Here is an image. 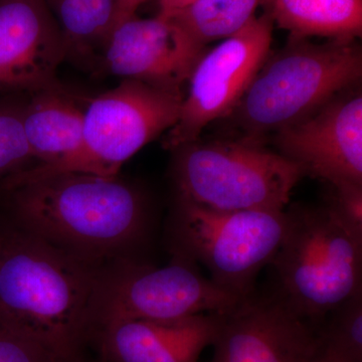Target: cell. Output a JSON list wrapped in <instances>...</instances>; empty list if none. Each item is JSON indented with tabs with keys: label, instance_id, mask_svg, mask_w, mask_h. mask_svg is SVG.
<instances>
[{
	"label": "cell",
	"instance_id": "25",
	"mask_svg": "<svg viewBox=\"0 0 362 362\" xmlns=\"http://www.w3.org/2000/svg\"><path fill=\"white\" fill-rule=\"evenodd\" d=\"M308 362H340L331 358V357L325 356L322 352L319 351L318 349H316L315 354L311 357L310 361Z\"/></svg>",
	"mask_w": 362,
	"mask_h": 362
},
{
	"label": "cell",
	"instance_id": "10",
	"mask_svg": "<svg viewBox=\"0 0 362 362\" xmlns=\"http://www.w3.org/2000/svg\"><path fill=\"white\" fill-rule=\"evenodd\" d=\"M354 88L274 134L278 153L332 187H362V95Z\"/></svg>",
	"mask_w": 362,
	"mask_h": 362
},
{
	"label": "cell",
	"instance_id": "4",
	"mask_svg": "<svg viewBox=\"0 0 362 362\" xmlns=\"http://www.w3.org/2000/svg\"><path fill=\"white\" fill-rule=\"evenodd\" d=\"M287 230L270 265L274 296L314 328L362 292V240L326 206L286 209Z\"/></svg>",
	"mask_w": 362,
	"mask_h": 362
},
{
	"label": "cell",
	"instance_id": "19",
	"mask_svg": "<svg viewBox=\"0 0 362 362\" xmlns=\"http://www.w3.org/2000/svg\"><path fill=\"white\" fill-rule=\"evenodd\" d=\"M317 349L340 362H362V292L329 312L317 326Z\"/></svg>",
	"mask_w": 362,
	"mask_h": 362
},
{
	"label": "cell",
	"instance_id": "9",
	"mask_svg": "<svg viewBox=\"0 0 362 362\" xmlns=\"http://www.w3.org/2000/svg\"><path fill=\"white\" fill-rule=\"evenodd\" d=\"M273 28L268 13L255 16L240 32L206 49L188 80L166 148L195 141L209 124L233 113L270 54Z\"/></svg>",
	"mask_w": 362,
	"mask_h": 362
},
{
	"label": "cell",
	"instance_id": "3",
	"mask_svg": "<svg viewBox=\"0 0 362 362\" xmlns=\"http://www.w3.org/2000/svg\"><path fill=\"white\" fill-rule=\"evenodd\" d=\"M362 76V52L354 40L314 44L291 39L282 51L269 54L233 111L246 139L262 143L303 120Z\"/></svg>",
	"mask_w": 362,
	"mask_h": 362
},
{
	"label": "cell",
	"instance_id": "21",
	"mask_svg": "<svg viewBox=\"0 0 362 362\" xmlns=\"http://www.w3.org/2000/svg\"><path fill=\"white\" fill-rule=\"evenodd\" d=\"M0 362H64L30 338L0 325Z\"/></svg>",
	"mask_w": 362,
	"mask_h": 362
},
{
	"label": "cell",
	"instance_id": "23",
	"mask_svg": "<svg viewBox=\"0 0 362 362\" xmlns=\"http://www.w3.org/2000/svg\"><path fill=\"white\" fill-rule=\"evenodd\" d=\"M146 1L148 0H115L116 11L113 30L123 21L129 20L136 16L138 8Z\"/></svg>",
	"mask_w": 362,
	"mask_h": 362
},
{
	"label": "cell",
	"instance_id": "11",
	"mask_svg": "<svg viewBox=\"0 0 362 362\" xmlns=\"http://www.w3.org/2000/svg\"><path fill=\"white\" fill-rule=\"evenodd\" d=\"M206 51L171 18L134 16L112 30L98 62L107 75L185 94Z\"/></svg>",
	"mask_w": 362,
	"mask_h": 362
},
{
	"label": "cell",
	"instance_id": "7",
	"mask_svg": "<svg viewBox=\"0 0 362 362\" xmlns=\"http://www.w3.org/2000/svg\"><path fill=\"white\" fill-rule=\"evenodd\" d=\"M287 223L286 209L221 211L175 199L171 250L173 256L204 266L221 289L246 299L277 254Z\"/></svg>",
	"mask_w": 362,
	"mask_h": 362
},
{
	"label": "cell",
	"instance_id": "13",
	"mask_svg": "<svg viewBox=\"0 0 362 362\" xmlns=\"http://www.w3.org/2000/svg\"><path fill=\"white\" fill-rule=\"evenodd\" d=\"M66 59L45 0H0V92H35L58 84Z\"/></svg>",
	"mask_w": 362,
	"mask_h": 362
},
{
	"label": "cell",
	"instance_id": "1",
	"mask_svg": "<svg viewBox=\"0 0 362 362\" xmlns=\"http://www.w3.org/2000/svg\"><path fill=\"white\" fill-rule=\"evenodd\" d=\"M6 188L26 233L90 265L131 258L148 240L146 197L118 176L65 173Z\"/></svg>",
	"mask_w": 362,
	"mask_h": 362
},
{
	"label": "cell",
	"instance_id": "26",
	"mask_svg": "<svg viewBox=\"0 0 362 362\" xmlns=\"http://www.w3.org/2000/svg\"><path fill=\"white\" fill-rule=\"evenodd\" d=\"M0 245H1V242H0Z\"/></svg>",
	"mask_w": 362,
	"mask_h": 362
},
{
	"label": "cell",
	"instance_id": "6",
	"mask_svg": "<svg viewBox=\"0 0 362 362\" xmlns=\"http://www.w3.org/2000/svg\"><path fill=\"white\" fill-rule=\"evenodd\" d=\"M183 97L139 81H121L90 100L77 151L54 163L14 173L6 178L4 187L65 173L118 176L126 161L175 125Z\"/></svg>",
	"mask_w": 362,
	"mask_h": 362
},
{
	"label": "cell",
	"instance_id": "17",
	"mask_svg": "<svg viewBox=\"0 0 362 362\" xmlns=\"http://www.w3.org/2000/svg\"><path fill=\"white\" fill-rule=\"evenodd\" d=\"M56 21L66 59L98 61L113 30L115 0H45Z\"/></svg>",
	"mask_w": 362,
	"mask_h": 362
},
{
	"label": "cell",
	"instance_id": "5",
	"mask_svg": "<svg viewBox=\"0 0 362 362\" xmlns=\"http://www.w3.org/2000/svg\"><path fill=\"white\" fill-rule=\"evenodd\" d=\"M176 199L221 211H285L303 170L246 138L173 149Z\"/></svg>",
	"mask_w": 362,
	"mask_h": 362
},
{
	"label": "cell",
	"instance_id": "15",
	"mask_svg": "<svg viewBox=\"0 0 362 362\" xmlns=\"http://www.w3.org/2000/svg\"><path fill=\"white\" fill-rule=\"evenodd\" d=\"M33 93L23 105V128L35 165H47L77 151L84 110L58 84Z\"/></svg>",
	"mask_w": 362,
	"mask_h": 362
},
{
	"label": "cell",
	"instance_id": "16",
	"mask_svg": "<svg viewBox=\"0 0 362 362\" xmlns=\"http://www.w3.org/2000/svg\"><path fill=\"white\" fill-rule=\"evenodd\" d=\"M274 23L293 39L354 40L362 32V0H267Z\"/></svg>",
	"mask_w": 362,
	"mask_h": 362
},
{
	"label": "cell",
	"instance_id": "22",
	"mask_svg": "<svg viewBox=\"0 0 362 362\" xmlns=\"http://www.w3.org/2000/svg\"><path fill=\"white\" fill-rule=\"evenodd\" d=\"M357 240H362V187H332L327 202H324Z\"/></svg>",
	"mask_w": 362,
	"mask_h": 362
},
{
	"label": "cell",
	"instance_id": "24",
	"mask_svg": "<svg viewBox=\"0 0 362 362\" xmlns=\"http://www.w3.org/2000/svg\"><path fill=\"white\" fill-rule=\"evenodd\" d=\"M192 0H159L158 13L161 18H170L182 7L192 2Z\"/></svg>",
	"mask_w": 362,
	"mask_h": 362
},
{
	"label": "cell",
	"instance_id": "14",
	"mask_svg": "<svg viewBox=\"0 0 362 362\" xmlns=\"http://www.w3.org/2000/svg\"><path fill=\"white\" fill-rule=\"evenodd\" d=\"M223 313L173 320H127L105 325L96 337L106 362H199L213 346Z\"/></svg>",
	"mask_w": 362,
	"mask_h": 362
},
{
	"label": "cell",
	"instance_id": "12",
	"mask_svg": "<svg viewBox=\"0 0 362 362\" xmlns=\"http://www.w3.org/2000/svg\"><path fill=\"white\" fill-rule=\"evenodd\" d=\"M209 362H308L316 330L273 294L242 300L223 313Z\"/></svg>",
	"mask_w": 362,
	"mask_h": 362
},
{
	"label": "cell",
	"instance_id": "2",
	"mask_svg": "<svg viewBox=\"0 0 362 362\" xmlns=\"http://www.w3.org/2000/svg\"><path fill=\"white\" fill-rule=\"evenodd\" d=\"M101 270L28 233L0 245V325L83 362L96 335L95 304Z\"/></svg>",
	"mask_w": 362,
	"mask_h": 362
},
{
	"label": "cell",
	"instance_id": "18",
	"mask_svg": "<svg viewBox=\"0 0 362 362\" xmlns=\"http://www.w3.org/2000/svg\"><path fill=\"white\" fill-rule=\"evenodd\" d=\"M261 0H192L170 18L195 44L206 47L232 37L256 16Z\"/></svg>",
	"mask_w": 362,
	"mask_h": 362
},
{
	"label": "cell",
	"instance_id": "8",
	"mask_svg": "<svg viewBox=\"0 0 362 362\" xmlns=\"http://www.w3.org/2000/svg\"><path fill=\"white\" fill-rule=\"evenodd\" d=\"M242 300L204 277L192 262L180 257L173 256L163 267L132 258L117 259L116 268L102 269L100 275L95 304L96 333L103 326L120 321L173 320L225 313Z\"/></svg>",
	"mask_w": 362,
	"mask_h": 362
},
{
	"label": "cell",
	"instance_id": "20",
	"mask_svg": "<svg viewBox=\"0 0 362 362\" xmlns=\"http://www.w3.org/2000/svg\"><path fill=\"white\" fill-rule=\"evenodd\" d=\"M23 105L13 100L0 101V178L35 163L23 128Z\"/></svg>",
	"mask_w": 362,
	"mask_h": 362
}]
</instances>
